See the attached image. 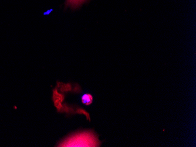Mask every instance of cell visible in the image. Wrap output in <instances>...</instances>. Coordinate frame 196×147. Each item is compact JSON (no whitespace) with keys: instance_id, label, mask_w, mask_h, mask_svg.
Masks as SVG:
<instances>
[{"instance_id":"obj_6","label":"cell","mask_w":196,"mask_h":147,"mask_svg":"<svg viewBox=\"0 0 196 147\" xmlns=\"http://www.w3.org/2000/svg\"><path fill=\"white\" fill-rule=\"evenodd\" d=\"M75 113H76L79 114H83V115H85L86 117L87 120L89 121H90V115H89V114L88 113V112H87L86 110H85L84 109H83V108H78L76 110Z\"/></svg>"},{"instance_id":"obj_4","label":"cell","mask_w":196,"mask_h":147,"mask_svg":"<svg viewBox=\"0 0 196 147\" xmlns=\"http://www.w3.org/2000/svg\"><path fill=\"white\" fill-rule=\"evenodd\" d=\"M64 99H65V96L63 94L60 93L57 90V88L53 90V97H52L53 101L58 100L62 102L64 100Z\"/></svg>"},{"instance_id":"obj_5","label":"cell","mask_w":196,"mask_h":147,"mask_svg":"<svg viewBox=\"0 0 196 147\" xmlns=\"http://www.w3.org/2000/svg\"><path fill=\"white\" fill-rule=\"evenodd\" d=\"M85 0H67V4L72 7H76L81 4Z\"/></svg>"},{"instance_id":"obj_2","label":"cell","mask_w":196,"mask_h":147,"mask_svg":"<svg viewBox=\"0 0 196 147\" xmlns=\"http://www.w3.org/2000/svg\"><path fill=\"white\" fill-rule=\"evenodd\" d=\"M57 87L60 89L62 93H66L72 91L73 89L72 85L70 83H63L61 82H57Z\"/></svg>"},{"instance_id":"obj_7","label":"cell","mask_w":196,"mask_h":147,"mask_svg":"<svg viewBox=\"0 0 196 147\" xmlns=\"http://www.w3.org/2000/svg\"><path fill=\"white\" fill-rule=\"evenodd\" d=\"M54 106L57 108V110L58 112H62L63 105L62 104V102L58 100L54 101Z\"/></svg>"},{"instance_id":"obj_1","label":"cell","mask_w":196,"mask_h":147,"mask_svg":"<svg viewBox=\"0 0 196 147\" xmlns=\"http://www.w3.org/2000/svg\"><path fill=\"white\" fill-rule=\"evenodd\" d=\"M101 142L92 131L74 134L61 142L58 147H99Z\"/></svg>"},{"instance_id":"obj_3","label":"cell","mask_w":196,"mask_h":147,"mask_svg":"<svg viewBox=\"0 0 196 147\" xmlns=\"http://www.w3.org/2000/svg\"><path fill=\"white\" fill-rule=\"evenodd\" d=\"M82 102L86 106L90 105L93 101V97L90 94H85L81 98Z\"/></svg>"}]
</instances>
